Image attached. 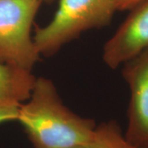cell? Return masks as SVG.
<instances>
[{
  "instance_id": "cell-9",
  "label": "cell",
  "mask_w": 148,
  "mask_h": 148,
  "mask_svg": "<svg viewBox=\"0 0 148 148\" xmlns=\"http://www.w3.org/2000/svg\"><path fill=\"white\" fill-rule=\"evenodd\" d=\"M143 0H119L118 11L130 10Z\"/></svg>"
},
{
  "instance_id": "cell-7",
  "label": "cell",
  "mask_w": 148,
  "mask_h": 148,
  "mask_svg": "<svg viewBox=\"0 0 148 148\" xmlns=\"http://www.w3.org/2000/svg\"><path fill=\"white\" fill-rule=\"evenodd\" d=\"M78 148H138L132 145L122 132L116 121L103 122L97 125L92 140Z\"/></svg>"
},
{
  "instance_id": "cell-6",
  "label": "cell",
  "mask_w": 148,
  "mask_h": 148,
  "mask_svg": "<svg viewBox=\"0 0 148 148\" xmlns=\"http://www.w3.org/2000/svg\"><path fill=\"white\" fill-rule=\"evenodd\" d=\"M36 80L32 72L0 63V103L21 105L27 101Z\"/></svg>"
},
{
  "instance_id": "cell-4",
  "label": "cell",
  "mask_w": 148,
  "mask_h": 148,
  "mask_svg": "<svg viewBox=\"0 0 148 148\" xmlns=\"http://www.w3.org/2000/svg\"><path fill=\"white\" fill-rule=\"evenodd\" d=\"M123 65L131 92L124 136L136 147L148 148V49Z\"/></svg>"
},
{
  "instance_id": "cell-5",
  "label": "cell",
  "mask_w": 148,
  "mask_h": 148,
  "mask_svg": "<svg viewBox=\"0 0 148 148\" xmlns=\"http://www.w3.org/2000/svg\"><path fill=\"white\" fill-rule=\"evenodd\" d=\"M130 10L104 46L102 58L110 69H117L148 49V0H143Z\"/></svg>"
},
{
  "instance_id": "cell-8",
  "label": "cell",
  "mask_w": 148,
  "mask_h": 148,
  "mask_svg": "<svg viewBox=\"0 0 148 148\" xmlns=\"http://www.w3.org/2000/svg\"><path fill=\"white\" fill-rule=\"evenodd\" d=\"M21 105L0 103V123L17 121Z\"/></svg>"
},
{
  "instance_id": "cell-2",
  "label": "cell",
  "mask_w": 148,
  "mask_h": 148,
  "mask_svg": "<svg viewBox=\"0 0 148 148\" xmlns=\"http://www.w3.org/2000/svg\"><path fill=\"white\" fill-rule=\"evenodd\" d=\"M119 0H60L53 19L37 27L33 40L40 56L51 57L83 32L106 27L118 11Z\"/></svg>"
},
{
  "instance_id": "cell-10",
  "label": "cell",
  "mask_w": 148,
  "mask_h": 148,
  "mask_svg": "<svg viewBox=\"0 0 148 148\" xmlns=\"http://www.w3.org/2000/svg\"><path fill=\"white\" fill-rule=\"evenodd\" d=\"M53 0H43V2H46V3H51Z\"/></svg>"
},
{
  "instance_id": "cell-1",
  "label": "cell",
  "mask_w": 148,
  "mask_h": 148,
  "mask_svg": "<svg viewBox=\"0 0 148 148\" xmlns=\"http://www.w3.org/2000/svg\"><path fill=\"white\" fill-rule=\"evenodd\" d=\"M27 101L20 106L17 121L33 148H78L94 138L95 122L65 106L50 79L36 77Z\"/></svg>"
},
{
  "instance_id": "cell-3",
  "label": "cell",
  "mask_w": 148,
  "mask_h": 148,
  "mask_svg": "<svg viewBox=\"0 0 148 148\" xmlns=\"http://www.w3.org/2000/svg\"><path fill=\"white\" fill-rule=\"evenodd\" d=\"M43 0H0V63L32 72L40 61L32 28Z\"/></svg>"
}]
</instances>
